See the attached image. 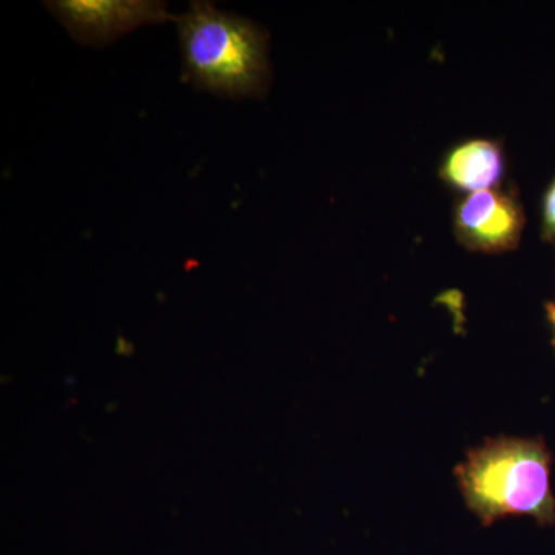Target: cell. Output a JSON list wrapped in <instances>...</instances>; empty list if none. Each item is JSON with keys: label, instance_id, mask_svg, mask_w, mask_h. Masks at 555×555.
<instances>
[{"label": "cell", "instance_id": "1", "mask_svg": "<svg viewBox=\"0 0 555 555\" xmlns=\"http://www.w3.org/2000/svg\"><path fill=\"white\" fill-rule=\"evenodd\" d=\"M177 21L185 76L196 89L241 100L261 98L270 82L269 35L255 22L192 2Z\"/></svg>", "mask_w": 555, "mask_h": 555}, {"label": "cell", "instance_id": "2", "mask_svg": "<svg viewBox=\"0 0 555 555\" xmlns=\"http://www.w3.org/2000/svg\"><path fill=\"white\" fill-rule=\"evenodd\" d=\"M551 466L553 455L539 438H496L470 451L455 476L483 526L507 516H531L546 526L555 524Z\"/></svg>", "mask_w": 555, "mask_h": 555}, {"label": "cell", "instance_id": "3", "mask_svg": "<svg viewBox=\"0 0 555 555\" xmlns=\"http://www.w3.org/2000/svg\"><path fill=\"white\" fill-rule=\"evenodd\" d=\"M525 222L524 206L514 190H481L456 204L454 235L467 250L506 254L520 244Z\"/></svg>", "mask_w": 555, "mask_h": 555}, {"label": "cell", "instance_id": "4", "mask_svg": "<svg viewBox=\"0 0 555 555\" xmlns=\"http://www.w3.org/2000/svg\"><path fill=\"white\" fill-rule=\"evenodd\" d=\"M47 9L80 43L107 46L134 28L169 21L167 5L150 0H57Z\"/></svg>", "mask_w": 555, "mask_h": 555}, {"label": "cell", "instance_id": "5", "mask_svg": "<svg viewBox=\"0 0 555 555\" xmlns=\"http://www.w3.org/2000/svg\"><path fill=\"white\" fill-rule=\"evenodd\" d=\"M506 173V153L495 139L473 138L459 142L441 159V181L456 192L476 193L500 188Z\"/></svg>", "mask_w": 555, "mask_h": 555}, {"label": "cell", "instance_id": "6", "mask_svg": "<svg viewBox=\"0 0 555 555\" xmlns=\"http://www.w3.org/2000/svg\"><path fill=\"white\" fill-rule=\"evenodd\" d=\"M542 238L546 243H555V177L543 196Z\"/></svg>", "mask_w": 555, "mask_h": 555}, {"label": "cell", "instance_id": "7", "mask_svg": "<svg viewBox=\"0 0 555 555\" xmlns=\"http://www.w3.org/2000/svg\"><path fill=\"white\" fill-rule=\"evenodd\" d=\"M546 315H547V321H550L551 326H553V332H554L553 345H554V349H555V302H547Z\"/></svg>", "mask_w": 555, "mask_h": 555}]
</instances>
